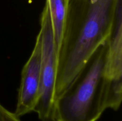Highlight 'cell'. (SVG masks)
<instances>
[{"instance_id":"7","label":"cell","mask_w":122,"mask_h":121,"mask_svg":"<svg viewBox=\"0 0 122 121\" xmlns=\"http://www.w3.org/2000/svg\"><path fill=\"white\" fill-rule=\"evenodd\" d=\"M0 121H21L19 117L0 103Z\"/></svg>"},{"instance_id":"1","label":"cell","mask_w":122,"mask_h":121,"mask_svg":"<svg viewBox=\"0 0 122 121\" xmlns=\"http://www.w3.org/2000/svg\"><path fill=\"white\" fill-rule=\"evenodd\" d=\"M116 0H70L58 51L56 100L110 33Z\"/></svg>"},{"instance_id":"2","label":"cell","mask_w":122,"mask_h":121,"mask_svg":"<svg viewBox=\"0 0 122 121\" xmlns=\"http://www.w3.org/2000/svg\"><path fill=\"white\" fill-rule=\"evenodd\" d=\"M107 55L106 40L56 98L54 121H97L106 109L117 110L106 76Z\"/></svg>"},{"instance_id":"3","label":"cell","mask_w":122,"mask_h":121,"mask_svg":"<svg viewBox=\"0 0 122 121\" xmlns=\"http://www.w3.org/2000/svg\"><path fill=\"white\" fill-rule=\"evenodd\" d=\"M42 39L41 84L39 97L33 112L42 121H54L57 49L52 21L45 5L40 18Z\"/></svg>"},{"instance_id":"8","label":"cell","mask_w":122,"mask_h":121,"mask_svg":"<svg viewBox=\"0 0 122 121\" xmlns=\"http://www.w3.org/2000/svg\"><path fill=\"white\" fill-rule=\"evenodd\" d=\"M69 1H70V0H69Z\"/></svg>"},{"instance_id":"4","label":"cell","mask_w":122,"mask_h":121,"mask_svg":"<svg viewBox=\"0 0 122 121\" xmlns=\"http://www.w3.org/2000/svg\"><path fill=\"white\" fill-rule=\"evenodd\" d=\"M42 39L39 32L29 58L24 65L18 91L14 114L20 117L33 112L38 97L41 84Z\"/></svg>"},{"instance_id":"6","label":"cell","mask_w":122,"mask_h":121,"mask_svg":"<svg viewBox=\"0 0 122 121\" xmlns=\"http://www.w3.org/2000/svg\"><path fill=\"white\" fill-rule=\"evenodd\" d=\"M69 3V0H46L45 2L52 21L57 53L61 39Z\"/></svg>"},{"instance_id":"5","label":"cell","mask_w":122,"mask_h":121,"mask_svg":"<svg viewBox=\"0 0 122 121\" xmlns=\"http://www.w3.org/2000/svg\"><path fill=\"white\" fill-rule=\"evenodd\" d=\"M107 42L106 76L110 83L113 100L119 109L122 100V0H116Z\"/></svg>"}]
</instances>
